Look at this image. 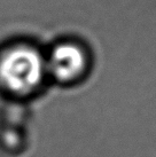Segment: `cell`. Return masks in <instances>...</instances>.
Listing matches in <instances>:
<instances>
[{
  "label": "cell",
  "mask_w": 156,
  "mask_h": 157,
  "mask_svg": "<svg viewBox=\"0 0 156 157\" xmlns=\"http://www.w3.org/2000/svg\"><path fill=\"white\" fill-rule=\"evenodd\" d=\"M46 75V59L31 46H14L0 56V85L12 94L33 93Z\"/></svg>",
  "instance_id": "1"
},
{
  "label": "cell",
  "mask_w": 156,
  "mask_h": 157,
  "mask_svg": "<svg viewBox=\"0 0 156 157\" xmlns=\"http://www.w3.org/2000/svg\"><path fill=\"white\" fill-rule=\"evenodd\" d=\"M88 68V55L82 45L62 43L46 57V69L61 83H72L82 78Z\"/></svg>",
  "instance_id": "2"
}]
</instances>
